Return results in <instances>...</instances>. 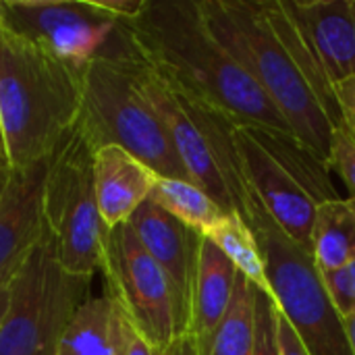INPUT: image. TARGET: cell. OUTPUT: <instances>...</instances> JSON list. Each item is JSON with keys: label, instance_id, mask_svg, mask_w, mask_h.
Instances as JSON below:
<instances>
[{"label": "cell", "instance_id": "cell-16", "mask_svg": "<svg viewBox=\"0 0 355 355\" xmlns=\"http://www.w3.org/2000/svg\"><path fill=\"white\" fill-rule=\"evenodd\" d=\"M237 272L239 270L233 266V262L208 237H204L200 245L189 324V335L200 347L210 341V337L223 322L233 300Z\"/></svg>", "mask_w": 355, "mask_h": 355}, {"label": "cell", "instance_id": "cell-29", "mask_svg": "<svg viewBox=\"0 0 355 355\" xmlns=\"http://www.w3.org/2000/svg\"><path fill=\"white\" fill-rule=\"evenodd\" d=\"M335 96H337V104L341 108L343 125L355 137V77L335 85Z\"/></svg>", "mask_w": 355, "mask_h": 355}, {"label": "cell", "instance_id": "cell-21", "mask_svg": "<svg viewBox=\"0 0 355 355\" xmlns=\"http://www.w3.org/2000/svg\"><path fill=\"white\" fill-rule=\"evenodd\" d=\"M150 200L202 235L212 231L229 214L202 187L183 179L156 177Z\"/></svg>", "mask_w": 355, "mask_h": 355}, {"label": "cell", "instance_id": "cell-6", "mask_svg": "<svg viewBox=\"0 0 355 355\" xmlns=\"http://www.w3.org/2000/svg\"><path fill=\"white\" fill-rule=\"evenodd\" d=\"M245 225L254 231L272 297L310 355H354L343 318L333 308L312 252L293 243L252 191Z\"/></svg>", "mask_w": 355, "mask_h": 355}, {"label": "cell", "instance_id": "cell-31", "mask_svg": "<svg viewBox=\"0 0 355 355\" xmlns=\"http://www.w3.org/2000/svg\"><path fill=\"white\" fill-rule=\"evenodd\" d=\"M12 173H15V168L8 164V160L0 158V204H2V200H4V196H6V191H8Z\"/></svg>", "mask_w": 355, "mask_h": 355}, {"label": "cell", "instance_id": "cell-15", "mask_svg": "<svg viewBox=\"0 0 355 355\" xmlns=\"http://www.w3.org/2000/svg\"><path fill=\"white\" fill-rule=\"evenodd\" d=\"M156 173L119 146L98 148L94 154V187L106 229L129 223L133 212L150 200Z\"/></svg>", "mask_w": 355, "mask_h": 355}, {"label": "cell", "instance_id": "cell-11", "mask_svg": "<svg viewBox=\"0 0 355 355\" xmlns=\"http://www.w3.org/2000/svg\"><path fill=\"white\" fill-rule=\"evenodd\" d=\"M129 225L171 285L177 335H189L193 287L204 235L164 212L152 200H146L133 212Z\"/></svg>", "mask_w": 355, "mask_h": 355}, {"label": "cell", "instance_id": "cell-28", "mask_svg": "<svg viewBox=\"0 0 355 355\" xmlns=\"http://www.w3.org/2000/svg\"><path fill=\"white\" fill-rule=\"evenodd\" d=\"M277 341H279V355H310L279 306H277Z\"/></svg>", "mask_w": 355, "mask_h": 355}, {"label": "cell", "instance_id": "cell-32", "mask_svg": "<svg viewBox=\"0 0 355 355\" xmlns=\"http://www.w3.org/2000/svg\"><path fill=\"white\" fill-rule=\"evenodd\" d=\"M343 324H345V331H347V337H349V343H352V352L355 355V314L343 318Z\"/></svg>", "mask_w": 355, "mask_h": 355}, {"label": "cell", "instance_id": "cell-4", "mask_svg": "<svg viewBox=\"0 0 355 355\" xmlns=\"http://www.w3.org/2000/svg\"><path fill=\"white\" fill-rule=\"evenodd\" d=\"M131 54L94 58L81 69L79 123L96 150L119 146L158 177L191 181L162 121L135 83Z\"/></svg>", "mask_w": 355, "mask_h": 355}, {"label": "cell", "instance_id": "cell-17", "mask_svg": "<svg viewBox=\"0 0 355 355\" xmlns=\"http://www.w3.org/2000/svg\"><path fill=\"white\" fill-rule=\"evenodd\" d=\"M260 6H262V12H264L268 25L272 27L277 40L287 50V54L291 56L295 69L302 73V77L308 81V85L316 94V98L322 104V108H324L327 116L331 119V123L335 127L343 125L341 108H339L337 96H335V87H333L327 71L322 69L316 52L312 50L310 42L306 40L304 31L293 21V17L287 12L283 0H260Z\"/></svg>", "mask_w": 355, "mask_h": 355}, {"label": "cell", "instance_id": "cell-35", "mask_svg": "<svg viewBox=\"0 0 355 355\" xmlns=\"http://www.w3.org/2000/svg\"><path fill=\"white\" fill-rule=\"evenodd\" d=\"M0 158L6 160V154H4V144H2V131H0Z\"/></svg>", "mask_w": 355, "mask_h": 355}, {"label": "cell", "instance_id": "cell-5", "mask_svg": "<svg viewBox=\"0 0 355 355\" xmlns=\"http://www.w3.org/2000/svg\"><path fill=\"white\" fill-rule=\"evenodd\" d=\"M94 154L85 129L77 125L46 160L42 210L64 270L92 279L102 268L106 225L94 187Z\"/></svg>", "mask_w": 355, "mask_h": 355}, {"label": "cell", "instance_id": "cell-1", "mask_svg": "<svg viewBox=\"0 0 355 355\" xmlns=\"http://www.w3.org/2000/svg\"><path fill=\"white\" fill-rule=\"evenodd\" d=\"M121 23L137 58L179 94L241 125L293 133L254 77L208 29L198 0H146L135 19Z\"/></svg>", "mask_w": 355, "mask_h": 355}, {"label": "cell", "instance_id": "cell-10", "mask_svg": "<svg viewBox=\"0 0 355 355\" xmlns=\"http://www.w3.org/2000/svg\"><path fill=\"white\" fill-rule=\"evenodd\" d=\"M129 64L139 92L162 121L191 183L202 187L223 210L235 214L227 181L220 175L210 144L204 137L198 121L193 119L185 98L177 89H173L160 75H156L144 60H139L135 52L129 56Z\"/></svg>", "mask_w": 355, "mask_h": 355}, {"label": "cell", "instance_id": "cell-25", "mask_svg": "<svg viewBox=\"0 0 355 355\" xmlns=\"http://www.w3.org/2000/svg\"><path fill=\"white\" fill-rule=\"evenodd\" d=\"M329 168L337 171L347 185L352 200H355V137L345 125H339L333 131Z\"/></svg>", "mask_w": 355, "mask_h": 355}, {"label": "cell", "instance_id": "cell-24", "mask_svg": "<svg viewBox=\"0 0 355 355\" xmlns=\"http://www.w3.org/2000/svg\"><path fill=\"white\" fill-rule=\"evenodd\" d=\"M254 355H279L277 341V302L270 293L256 287V337Z\"/></svg>", "mask_w": 355, "mask_h": 355}, {"label": "cell", "instance_id": "cell-3", "mask_svg": "<svg viewBox=\"0 0 355 355\" xmlns=\"http://www.w3.org/2000/svg\"><path fill=\"white\" fill-rule=\"evenodd\" d=\"M198 6L208 29L254 77L295 137L329 166L335 125L277 40L260 0H198Z\"/></svg>", "mask_w": 355, "mask_h": 355}, {"label": "cell", "instance_id": "cell-20", "mask_svg": "<svg viewBox=\"0 0 355 355\" xmlns=\"http://www.w3.org/2000/svg\"><path fill=\"white\" fill-rule=\"evenodd\" d=\"M355 250V200H331L316 206L312 256L318 270L343 268Z\"/></svg>", "mask_w": 355, "mask_h": 355}, {"label": "cell", "instance_id": "cell-13", "mask_svg": "<svg viewBox=\"0 0 355 355\" xmlns=\"http://www.w3.org/2000/svg\"><path fill=\"white\" fill-rule=\"evenodd\" d=\"M46 160L12 173L0 204V287H8L46 233L42 191Z\"/></svg>", "mask_w": 355, "mask_h": 355}, {"label": "cell", "instance_id": "cell-22", "mask_svg": "<svg viewBox=\"0 0 355 355\" xmlns=\"http://www.w3.org/2000/svg\"><path fill=\"white\" fill-rule=\"evenodd\" d=\"M256 337V285L237 272L231 306L210 337L202 355H254Z\"/></svg>", "mask_w": 355, "mask_h": 355}, {"label": "cell", "instance_id": "cell-34", "mask_svg": "<svg viewBox=\"0 0 355 355\" xmlns=\"http://www.w3.org/2000/svg\"><path fill=\"white\" fill-rule=\"evenodd\" d=\"M347 266V272H349V279H352V287H354V300H355V250L349 258V262L345 264Z\"/></svg>", "mask_w": 355, "mask_h": 355}, {"label": "cell", "instance_id": "cell-12", "mask_svg": "<svg viewBox=\"0 0 355 355\" xmlns=\"http://www.w3.org/2000/svg\"><path fill=\"white\" fill-rule=\"evenodd\" d=\"M235 141L250 189L281 231L300 248L312 252L316 204L295 179L252 137L245 125H235Z\"/></svg>", "mask_w": 355, "mask_h": 355}, {"label": "cell", "instance_id": "cell-26", "mask_svg": "<svg viewBox=\"0 0 355 355\" xmlns=\"http://www.w3.org/2000/svg\"><path fill=\"white\" fill-rule=\"evenodd\" d=\"M324 291L333 304V308L337 310V314L341 318H347L355 314V300H354V287H352V279L347 272V266L337 268V270H318Z\"/></svg>", "mask_w": 355, "mask_h": 355}, {"label": "cell", "instance_id": "cell-27", "mask_svg": "<svg viewBox=\"0 0 355 355\" xmlns=\"http://www.w3.org/2000/svg\"><path fill=\"white\" fill-rule=\"evenodd\" d=\"M116 352L119 355H156V352L148 345V341L123 318L121 312H119V324H116Z\"/></svg>", "mask_w": 355, "mask_h": 355}, {"label": "cell", "instance_id": "cell-14", "mask_svg": "<svg viewBox=\"0 0 355 355\" xmlns=\"http://www.w3.org/2000/svg\"><path fill=\"white\" fill-rule=\"evenodd\" d=\"M333 87L355 77V0H283Z\"/></svg>", "mask_w": 355, "mask_h": 355}, {"label": "cell", "instance_id": "cell-23", "mask_svg": "<svg viewBox=\"0 0 355 355\" xmlns=\"http://www.w3.org/2000/svg\"><path fill=\"white\" fill-rule=\"evenodd\" d=\"M204 237H208L250 283H254L260 291H266L272 295L258 239L254 231L237 214H227Z\"/></svg>", "mask_w": 355, "mask_h": 355}, {"label": "cell", "instance_id": "cell-9", "mask_svg": "<svg viewBox=\"0 0 355 355\" xmlns=\"http://www.w3.org/2000/svg\"><path fill=\"white\" fill-rule=\"evenodd\" d=\"M100 270L123 318L156 354L164 352L179 337L171 285L129 223L108 229Z\"/></svg>", "mask_w": 355, "mask_h": 355}, {"label": "cell", "instance_id": "cell-18", "mask_svg": "<svg viewBox=\"0 0 355 355\" xmlns=\"http://www.w3.org/2000/svg\"><path fill=\"white\" fill-rule=\"evenodd\" d=\"M245 127L252 137L295 179V183L312 198L316 206L339 200V193L329 177V166L293 133H277L250 125Z\"/></svg>", "mask_w": 355, "mask_h": 355}, {"label": "cell", "instance_id": "cell-30", "mask_svg": "<svg viewBox=\"0 0 355 355\" xmlns=\"http://www.w3.org/2000/svg\"><path fill=\"white\" fill-rule=\"evenodd\" d=\"M156 355H202V352L191 335H183V337H177L164 352Z\"/></svg>", "mask_w": 355, "mask_h": 355}, {"label": "cell", "instance_id": "cell-33", "mask_svg": "<svg viewBox=\"0 0 355 355\" xmlns=\"http://www.w3.org/2000/svg\"><path fill=\"white\" fill-rule=\"evenodd\" d=\"M6 304H8V287H0V324L6 312Z\"/></svg>", "mask_w": 355, "mask_h": 355}, {"label": "cell", "instance_id": "cell-8", "mask_svg": "<svg viewBox=\"0 0 355 355\" xmlns=\"http://www.w3.org/2000/svg\"><path fill=\"white\" fill-rule=\"evenodd\" d=\"M0 23L79 69L94 58H121L133 50L123 23L98 0H0Z\"/></svg>", "mask_w": 355, "mask_h": 355}, {"label": "cell", "instance_id": "cell-19", "mask_svg": "<svg viewBox=\"0 0 355 355\" xmlns=\"http://www.w3.org/2000/svg\"><path fill=\"white\" fill-rule=\"evenodd\" d=\"M119 312L104 293L89 297L62 333L54 355H119L116 352Z\"/></svg>", "mask_w": 355, "mask_h": 355}, {"label": "cell", "instance_id": "cell-7", "mask_svg": "<svg viewBox=\"0 0 355 355\" xmlns=\"http://www.w3.org/2000/svg\"><path fill=\"white\" fill-rule=\"evenodd\" d=\"M87 277L64 270L46 231L8 283L0 355H54L77 310L89 300Z\"/></svg>", "mask_w": 355, "mask_h": 355}, {"label": "cell", "instance_id": "cell-2", "mask_svg": "<svg viewBox=\"0 0 355 355\" xmlns=\"http://www.w3.org/2000/svg\"><path fill=\"white\" fill-rule=\"evenodd\" d=\"M81 116V69L0 23V131L15 171L48 160Z\"/></svg>", "mask_w": 355, "mask_h": 355}]
</instances>
